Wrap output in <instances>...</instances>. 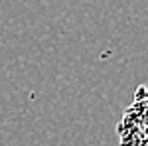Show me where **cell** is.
<instances>
[{
    "mask_svg": "<svg viewBox=\"0 0 148 146\" xmlns=\"http://www.w3.org/2000/svg\"><path fill=\"white\" fill-rule=\"evenodd\" d=\"M121 146H148V87H138L119 123Z\"/></svg>",
    "mask_w": 148,
    "mask_h": 146,
    "instance_id": "1",
    "label": "cell"
}]
</instances>
